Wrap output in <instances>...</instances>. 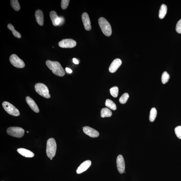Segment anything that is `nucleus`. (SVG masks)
<instances>
[{
  "label": "nucleus",
  "mask_w": 181,
  "mask_h": 181,
  "mask_svg": "<svg viewBox=\"0 0 181 181\" xmlns=\"http://www.w3.org/2000/svg\"><path fill=\"white\" fill-rule=\"evenodd\" d=\"M46 64L50 70L52 71L53 74L61 77L64 76V70L59 62L47 60L46 61Z\"/></svg>",
  "instance_id": "f257e3e1"
},
{
  "label": "nucleus",
  "mask_w": 181,
  "mask_h": 181,
  "mask_svg": "<svg viewBox=\"0 0 181 181\" xmlns=\"http://www.w3.org/2000/svg\"><path fill=\"white\" fill-rule=\"evenodd\" d=\"M98 23L103 33L106 36H110L112 31L109 22L105 18L101 17L99 19Z\"/></svg>",
  "instance_id": "f03ea898"
},
{
  "label": "nucleus",
  "mask_w": 181,
  "mask_h": 181,
  "mask_svg": "<svg viewBox=\"0 0 181 181\" xmlns=\"http://www.w3.org/2000/svg\"><path fill=\"white\" fill-rule=\"evenodd\" d=\"M57 149L56 142L54 138H49L47 141V153L49 158H53L56 155Z\"/></svg>",
  "instance_id": "7ed1b4c3"
},
{
  "label": "nucleus",
  "mask_w": 181,
  "mask_h": 181,
  "mask_svg": "<svg viewBox=\"0 0 181 181\" xmlns=\"http://www.w3.org/2000/svg\"><path fill=\"white\" fill-rule=\"evenodd\" d=\"M35 88L37 93L42 97L47 99L51 98L48 88L44 84L37 83L35 86Z\"/></svg>",
  "instance_id": "20e7f679"
},
{
  "label": "nucleus",
  "mask_w": 181,
  "mask_h": 181,
  "mask_svg": "<svg viewBox=\"0 0 181 181\" xmlns=\"http://www.w3.org/2000/svg\"><path fill=\"white\" fill-rule=\"evenodd\" d=\"M6 132L10 136L18 138H21L23 136L25 130L20 127H11L7 129Z\"/></svg>",
  "instance_id": "39448f33"
},
{
  "label": "nucleus",
  "mask_w": 181,
  "mask_h": 181,
  "mask_svg": "<svg viewBox=\"0 0 181 181\" xmlns=\"http://www.w3.org/2000/svg\"><path fill=\"white\" fill-rule=\"evenodd\" d=\"M2 105L7 113L15 117H18L20 115V112L14 106L7 101L4 102Z\"/></svg>",
  "instance_id": "423d86ee"
},
{
  "label": "nucleus",
  "mask_w": 181,
  "mask_h": 181,
  "mask_svg": "<svg viewBox=\"0 0 181 181\" xmlns=\"http://www.w3.org/2000/svg\"><path fill=\"white\" fill-rule=\"evenodd\" d=\"M10 61L11 64L15 67L23 68L25 67V64L24 61L16 55H11L10 57Z\"/></svg>",
  "instance_id": "0eeeda50"
},
{
  "label": "nucleus",
  "mask_w": 181,
  "mask_h": 181,
  "mask_svg": "<svg viewBox=\"0 0 181 181\" xmlns=\"http://www.w3.org/2000/svg\"><path fill=\"white\" fill-rule=\"evenodd\" d=\"M76 42L72 39H64L60 41L59 45L63 48H72L76 47Z\"/></svg>",
  "instance_id": "6e6552de"
},
{
  "label": "nucleus",
  "mask_w": 181,
  "mask_h": 181,
  "mask_svg": "<svg viewBox=\"0 0 181 181\" xmlns=\"http://www.w3.org/2000/svg\"><path fill=\"white\" fill-rule=\"evenodd\" d=\"M117 167L118 170L121 174L124 172L125 169V164L124 157L121 155H119L117 160Z\"/></svg>",
  "instance_id": "1a4fd4ad"
},
{
  "label": "nucleus",
  "mask_w": 181,
  "mask_h": 181,
  "mask_svg": "<svg viewBox=\"0 0 181 181\" xmlns=\"http://www.w3.org/2000/svg\"><path fill=\"white\" fill-rule=\"evenodd\" d=\"M83 131L84 133L92 138H97L99 135V133L97 130L89 126L83 127Z\"/></svg>",
  "instance_id": "9d476101"
},
{
  "label": "nucleus",
  "mask_w": 181,
  "mask_h": 181,
  "mask_svg": "<svg viewBox=\"0 0 181 181\" xmlns=\"http://www.w3.org/2000/svg\"><path fill=\"white\" fill-rule=\"evenodd\" d=\"M82 19L84 29L87 31L91 29V22L88 15L87 13H84L82 16Z\"/></svg>",
  "instance_id": "9b49d317"
},
{
  "label": "nucleus",
  "mask_w": 181,
  "mask_h": 181,
  "mask_svg": "<svg viewBox=\"0 0 181 181\" xmlns=\"http://www.w3.org/2000/svg\"><path fill=\"white\" fill-rule=\"evenodd\" d=\"M122 64L121 60L117 59L114 60L111 64L109 68V70L111 73H114L116 72L118 68L121 66Z\"/></svg>",
  "instance_id": "f8f14e48"
},
{
  "label": "nucleus",
  "mask_w": 181,
  "mask_h": 181,
  "mask_svg": "<svg viewBox=\"0 0 181 181\" xmlns=\"http://www.w3.org/2000/svg\"><path fill=\"white\" fill-rule=\"evenodd\" d=\"M91 165V162L88 160L84 161L81 164L76 170V173L78 174H80L84 171H86L90 167Z\"/></svg>",
  "instance_id": "ddd939ff"
},
{
  "label": "nucleus",
  "mask_w": 181,
  "mask_h": 181,
  "mask_svg": "<svg viewBox=\"0 0 181 181\" xmlns=\"http://www.w3.org/2000/svg\"><path fill=\"white\" fill-rule=\"evenodd\" d=\"M50 17H51L52 24L54 26H60L61 23V19L59 17L55 11H51L50 13Z\"/></svg>",
  "instance_id": "4468645a"
},
{
  "label": "nucleus",
  "mask_w": 181,
  "mask_h": 181,
  "mask_svg": "<svg viewBox=\"0 0 181 181\" xmlns=\"http://www.w3.org/2000/svg\"><path fill=\"white\" fill-rule=\"evenodd\" d=\"M26 100L27 103L28 104L30 108L35 112L37 113L39 112V108H38L36 103L32 98L29 96H27Z\"/></svg>",
  "instance_id": "2eb2a0df"
},
{
  "label": "nucleus",
  "mask_w": 181,
  "mask_h": 181,
  "mask_svg": "<svg viewBox=\"0 0 181 181\" xmlns=\"http://www.w3.org/2000/svg\"><path fill=\"white\" fill-rule=\"evenodd\" d=\"M35 16L36 20L38 24L42 26L44 24V15L43 12L40 10L36 11Z\"/></svg>",
  "instance_id": "dca6fc26"
},
{
  "label": "nucleus",
  "mask_w": 181,
  "mask_h": 181,
  "mask_svg": "<svg viewBox=\"0 0 181 181\" xmlns=\"http://www.w3.org/2000/svg\"><path fill=\"white\" fill-rule=\"evenodd\" d=\"M17 152L21 155L27 158H32L34 157V153L30 150L24 148L18 149Z\"/></svg>",
  "instance_id": "f3484780"
},
{
  "label": "nucleus",
  "mask_w": 181,
  "mask_h": 181,
  "mask_svg": "<svg viewBox=\"0 0 181 181\" xmlns=\"http://www.w3.org/2000/svg\"><path fill=\"white\" fill-rule=\"evenodd\" d=\"M167 7L166 5L163 4L161 5L159 11V17L160 19H163L167 13Z\"/></svg>",
  "instance_id": "a211bd4d"
},
{
  "label": "nucleus",
  "mask_w": 181,
  "mask_h": 181,
  "mask_svg": "<svg viewBox=\"0 0 181 181\" xmlns=\"http://www.w3.org/2000/svg\"><path fill=\"white\" fill-rule=\"evenodd\" d=\"M112 115L111 110L107 108L102 109L101 111V116L102 118L110 117Z\"/></svg>",
  "instance_id": "6ab92c4d"
},
{
  "label": "nucleus",
  "mask_w": 181,
  "mask_h": 181,
  "mask_svg": "<svg viewBox=\"0 0 181 181\" xmlns=\"http://www.w3.org/2000/svg\"><path fill=\"white\" fill-rule=\"evenodd\" d=\"M105 105L113 110H116L117 109V106L115 104L113 101L109 99H107L106 100Z\"/></svg>",
  "instance_id": "aec40b11"
},
{
  "label": "nucleus",
  "mask_w": 181,
  "mask_h": 181,
  "mask_svg": "<svg viewBox=\"0 0 181 181\" xmlns=\"http://www.w3.org/2000/svg\"><path fill=\"white\" fill-rule=\"evenodd\" d=\"M7 28L12 32L14 37L18 38H20L21 37V34L15 30L14 27L12 24H9L7 25Z\"/></svg>",
  "instance_id": "412c9836"
},
{
  "label": "nucleus",
  "mask_w": 181,
  "mask_h": 181,
  "mask_svg": "<svg viewBox=\"0 0 181 181\" xmlns=\"http://www.w3.org/2000/svg\"><path fill=\"white\" fill-rule=\"evenodd\" d=\"M157 115V111L155 108H153L150 111L149 120L151 122H153L155 121Z\"/></svg>",
  "instance_id": "4be33fe9"
},
{
  "label": "nucleus",
  "mask_w": 181,
  "mask_h": 181,
  "mask_svg": "<svg viewBox=\"0 0 181 181\" xmlns=\"http://www.w3.org/2000/svg\"><path fill=\"white\" fill-rule=\"evenodd\" d=\"M10 4L11 7L16 11H18L20 9V6L17 0H11Z\"/></svg>",
  "instance_id": "5701e85b"
},
{
  "label": "nucleus",
  "mask_w": 181,
  "mask_h": 181,
  "mask_svg": "<svg viewBox=\"0 0 181 181\" xmlns=\"http://www.w3.org/2000/svg\"><path fill=\"white\" fill-rule=\"evenodd\" d=\"M170 78V76L167 72H164L162 76L161 81L163 84H166L168 82Z\"/></svg>",
  "instance_id": "b1692460"
},
{
  "label": "nucleus",
  "mask_w": 181,
  "mask_h": 181,
  "mask_svg": "<svg viewBox=\"0 0 181 181\" xmlns=\"http://www.w3.org/2000/svg\"><path fill=\"white\" fill-rule=\"evenodd\" d=\"M111 95L114 98H117L118 94V88L116 86L110 89Z\"/></svg>",
  "instance_id": "393cba45"
},
{
  "label": "nucleus",
  "mask_w": 181,
  "mask_h": 181,
  "mask_svg": "<svg viewBox=\"0 0 181 181\" xmlns=\"http://www.w3.org/2000/svg\"><path fill=\"white\" fill-rule=\"evenodd\" d=\"M129 96L128 93H125L123 94L119 98V101L122 104H124L126 103L128 99Z\"/></svg>",
  "instance_id": "a878e982"
},
{
  "label": "nucleus",
  "mask_w": 181,
  "mask_h": 181,
  "mask_svg": "<svg viewBox=\"0 0 181 181\" xmlns=\"http://www.w3.org/2000/svg\"><path fill=\"white\" fill-rule=\"evenodd\" d=\"M69 0H62L61 2V7L63 10L66 9L69 4Z\"/></svg>",
  "instance_id": "bb28decb"
},
{
  "label": "nucleus",
  "mask_w": 181,
  "mask_h": 181,
  "mask_svg": "<svg viewBox=\"0 0 181 181\" xmlns=\"http://www.w3.org/2000/svg\"><path fill=\"white\" fill-rule=\"evenodd\" d=\"M175 132L176 136L181 139V126H179L175 129Z\"/></svg>",
  "instance_id": "cd10ccee"
},
{
  "label": "nucleus",
  "mask_w": 181,
  "mask_h": 181,
  "mask_svg": "<svg viewBox=\"0 0 181 181\" xmlns=\"http://www.w3.org/2000/svg\"><path fill=\"white\" fill-rule=\"evenodd\" d=\"M176 30L178 33L181 34V19L177 23L176 27Z\"/></svg>",
  "instance_id": "c85d7f7f"
},
{
  "label": "nucleus",
  "mask_w": 181,
  "mask_h": 181,
  "mask_svg": "<svg viewBox=\"0 0 181 181\" xmlns=\"http://www.w3.org/2000/svg\"><path fill=\"white\" fill-rule=\"evenodd\" d=\"M65 70H66L67 72L69 73V74H71L72 72V70L70 68H65Z\"/></svg>",
  "instance_id": "c756f323"
},
{
  "label": "nucleus",
  "mask_w": 181,
  "mask_h": 181,
  "mask_svg": "<svg viewBox=\"0 0 181 181\" xmlns=\"http://www.w3.org/2000/svg\"><path fill=\"white\" fill-rule=\"evenodd\" d=\"M73 62L75 64H78L79 63L78 60L75 58L73 59Z\"/></svg>",
  "instance_id": "7c9ffc66"
},
{
  "label": "nucleus",
  "mask_w": 181,
  "mask_h": 181,
  "mask_svg": "<svg viewBox=\"0 0 181 181\" xmlns=\"http://www.w3.org/2000/svg\"><path fill=\"white\" fill-rule=\"evenodd\" d=\"M61 19V23L60 25H63L64 22V19L63 17H60Z\"/></svg>",
  "instance_id": "2f4dec72"
},
{
  "label": "nucleus",
  "mask_w": 181,
  "mask_h": 181,
  "mask_svg": "<svg viewBox=\"0 0 181 181\" xmlns=\"http://www.w3.org/2000/svg\"><path fill=\"white\" fill-rule=\"evenodd\" d=\"M51 160H52V158H51Z\"/></svg>",
  "instance_id": "473e14b6"
},
{
  "label": "nucleus",
  "mask_w": 181,
  "mask_h": 181,
  "mask_svg": "<svg viewBox=\"0 0 181 181\" xmlns=\"http://www.w3.org/2000/svg\"><path fill=\"white\" fill-rule=\"evenodd\" d=\"M27 133H29V132L27 131Z\"/></svg>",
  "instance_id": "72a5a7b5"
}]
</instances>
